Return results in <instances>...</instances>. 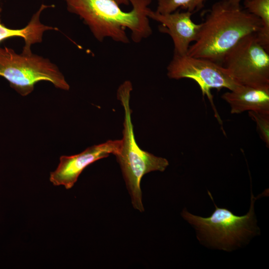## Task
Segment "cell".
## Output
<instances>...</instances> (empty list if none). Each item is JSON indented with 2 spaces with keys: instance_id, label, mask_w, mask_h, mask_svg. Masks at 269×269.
Returning <instances> with one entry per match:
<instances>
[{
  "instance_id": "obj_4",
  "label": "cell",
  "mask_w": 269,
  "mask_h": 269,
  "mask_svg": "<svg viewBox=\"0 0 269 269\" xmlns=\"http://www.w3.org/2000/svg\"><path fill=\"white\" fill-rule=\"evenodd\" d=\"M251 193L250 210L244 216L234 215L231 211L218 208L215 204L216 209L208 217L193 215L185 209L181 215L195 228L199 240L208 246L231 251L260 233L254 212L256 197Z\"/></svg>"
},
{
  "instance_id": "obj_1",
  "label": "cell",
  "mask_w": 269,
  "mask_h": 269,
  "mask_svg": "<svg viewBox=\"0 0 269 269\" xmlns=\"http://www.w3.org/2000/svg\"><path fill=\"white\" fill-rule=\"evenodd\" d=\"M205 14L197 39L186 54L222 65L225 56L241 39L258 33L262 27L259 18L228 0L215 2Z\"/></svg>"
},
{
  "instance_id": "obj_14",
  "label": "cell",
  "mask_w": 269,
  "mask_h": 269,
  "mask_svg": "<svg viewBox=\"0 0 269 269\" xmlns=\"http://www.w3.org/2000/svg\"><path fill=\"white\" fill-rule=\"evenodd\" d=\"M249 115L257 124L261 138L269 146V113L249 111Z\"/></svg>"
},
{
  "instance_id": "obj_3",
  "label": "cell",
  "mask_w": 269,
  "mask_h": 269,
  "mask_svg": "<svg viewBox=\"0 0 269 269\" xmlns=\"http://www.w3.org/2000/svg\"><path fill=\"white\" fill-rule=\"evenodd\" d=\"M133 90L130 81H126L118 88L117 97L124 109L122 145L116 156L120 164L134 208L142 212L140 181L143 175L154 171H164L169 165L168 160L141 149L135 141L132 122L130 106L131 92Z\"/></svg>"
},
{
  "instance_id": "obj_13",
  "label": "cell",
  "mask_w": 269,
  "mask_h": 269,
  "mask_svg": "<svg viewBox=\"0 0 269 269\" xmlns=\"http://www.w3.org/2000/svg\"><path fill=\"white\" fill-rule=\"evenodd\" d=\"M206 0H157L156 11L166 14L174 12L177 9L195 12L202 8Z\"/></svg>"
},
{
  "instance_id": "obj_9",
  "label": "cell",
  "mask_w": 269,
  "mask_h": 269,
  "mask_svg": "<svg viewBox=\"0 0 269 269\" xmlns=\"http://www.w3.org/2000/svg\"><path fill=\"white\" fill-rule=\"evenodd\" d=\"M192 12H181L177 9L173 12L161 14L150 8L147 15L148 18L161 23L160 31L169 34L174 44V54L183 55L187 54L191 42L197 39L200 27L191 19Z\"/></svg>"
},
{
  "instance_id": "obj_8",
  "label": "cell",
  "mask_w": 269,
  "mask_h": 269,
  "mask_svg": "<svg viewBox=\"0 0 269 269\" xmlns=\"http://www.w3.org/2000/svg\"><path fill=\"white\" fill-rule=\"evenodd\" d=\"M122 145V139L109 140L88 147L77 154L62 155L57 168L50 173L49 180L55 186L63 185L66 189H70L86 167L110 154L117 155L120 152Z\"/></svg>"
},
{
  "instance_id": "obj_5",
  "label": "cell",
  "mask_w": 269,
  "mask_h": 269,
  "mask_svg": "<svg viewBox=\"0 0 269 269\" xmlns=\"http://www.w3.org/2000/svg\"><path fill=\"white\" fill-rule=\"evenodd\" d=\"M0 76L22 96L30 94L41 81H49L63 90L70 89L58 67L48 59L31 51L18 54L7 47H0Z\"/></svg>"
},
{
  "instance_id": "obj_10",
  "label": "cell",
  "mask_w": 269,
  "mask_h": 269,
  "mask_svg": "<svg viewBox=\"0 0 269 269\" xmlns=\"http://www.w3.org/2000/svg\"><path fill=\"white\" fill-rule=\"evenodd\" d=\"M222 98L229 104L232 114L245 111L269 113V86L241 85L236 89L224 93Z\"/></svg>"
},
{
  "instance_id": "obj_16",
  "label": "cell",
  "mask_w": 269,
  "mask_h": 269,
  "mask_svg": "<svg viewBox=\"0 0 269 269\" xmlns=\"http://www.w3.org/2000/svg\"><path fill=\"white\" fill-rule=\"evenodd\" d=\"M228 0L232 5L239 6H240V3L242 0Z\"/></svg>"
},
{
  "instance_id": "obj_6",
  "label": "cell",
  "mask_w": 269,
  "mask_h": 269,
  "mask_svg": "<svg viewBox=\"0 0 269 269\" xmlns=\"http://www.w3.org/2000/svg\"><path fill=\"white\" fill-rule=\"evenodd\" d=\"M222 65L242 85L269 86V54L257 33L241 39L225 56Z\"/></svg>"
},
{
  "instance_id": "obj_7",
  "label": "cell",
  "mask_w": 269,
  "mask_h": 269,
  "mask_svg": "<svg viewBox=\"0 0 269 269\" xmlns=\"http://www.w3.org/2000/svg\"><path fill=\"white\" fill-rule=\"evenodd\" d=\"M167 76L171 79L189 78L199 86L203 96L206 95L211 102L212 89L230 91L241 85L223 65L208 59L191 57L187 54L173 55L167 67Z\"/></svg>"
},
{
  "instance_id": "obj_15",
  "label": "cell",
  "mask_w": 269,
  "mask_h": 269,
  "mask_svg": "<svg viewBox=\"0 0 269 269\" xmlns=\"http://www.w3.org/2000/svg\"><path fill=\"white\" fill-rule=\"evenodd\" d=\"M118 4H124L126 5H128L130 4V0H114Z\"/></svg>"
},
{
  "instance_id": "obj_2",
  "label": "cell",
  "mask_w": 269,
  "mask_h": 269,
  "mask_svg": "<svg viewBox=\"0 0 269 269\" xmlns=\"http://www.w3.org/2000/svg\"><path fill=\"white\" fill-rule=\"evenodd\" d=\"M68 10L83 20L94 36L102 42L105 38L123 43L129 42L126 28L132 39L139 43L152 34L147 13L152 0H130L133 9L123 11L114 0H64Z\"/></svg>"
},
{
  "instance_id": "obj_11",
  "label": "cell",
  "mask_w": 269,
  "mask_h": 269,
  "mask_svg": "<svg viewBox=\"0 0 269 269\" xmlns=\"http://www.w3.org/2000/svg\"><path fill=\"white\" fill-rule=\"evenodd\" d=\"M49 6L42 4L38 10L33 15L28 23L20 29H11L2 24L0 19V42L3 40L13 37L23 38L25 45L23 50L30 52L32 44L41 42L43 33L46 31L57 30L58 28L42 24L40 20V15L42 11ZM1 11L0 7V13Z\"/></svg>"
},
{
  "instance_id": "obj_12",
  "label": "cell",
  "mask_w": 269,
  "mask_h": 269,
  "mask_svg": "<svg viewBox=\"0 0 269 269\" xmlns=\"http://www.w3.org/2000/svg\"><path fill=\"white\" fill-rule=\"evenodd\" d=\"M244 7L250 13L259 18L262 27L257 33L261 44L269 51V0H245Z\"/></svg>"
}]
</instances>
